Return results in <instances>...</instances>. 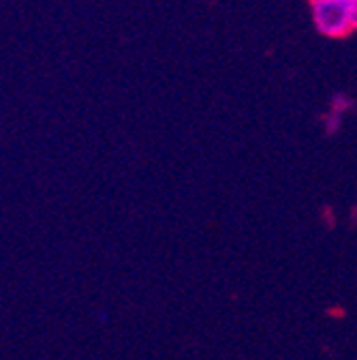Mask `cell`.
I'll return each instance as SVG.
<instances>
[{
	"label": "cell",
	"mask_w": 357,
	"mask_h": 360,
	"mask_svg": "<svg viewBox=\"0 0 357 360\" xmlns=\"http://www.w3.org/2000/svg\"><path fill=\"white\" fill-rule=\"evenodd\" d=\"M312 22L325 37H346L357 30V0H310Z\"/></svg>",
	"instance_id": "obj_1"
}]
</instances>
